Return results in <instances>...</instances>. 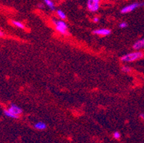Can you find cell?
I'll use <instances>...</instances> for the list:
<instances>
[{
	"mask_svg": "<svg viewBox=\"0 0 144 143\" xmlns=\"http://www.w3.org/2000/svg\"><path fill=\"white\" fill-rule=\"evenodd\" d=\"M144 57V53L143 52L136 50L133 52H130L128 54L123 55L121 57V61L123 62H132L141 59Z\"/></svg>",
	"mask_w": 144,
	"mask_h": 143,
	"instance_id": "6da1fadb",
	"label": "cell"
},
{
	"mask_svg": "<svg viewBox=\"0 0 144 143\" xmlns=\"http://www.w3.org/2000/svg\"><path fill=\"white\" fill-rule=\"evenodd\" d=\"M52 22L53 23V24L55 27L56 30L60 32V34H63V35H67L68 34V27L67 25L65 22L63 20L60 19V20H57L52 19Z\"/></svg>",
	"mask_w": 144,
	"mask_h": 143,
	"instance_id": "7a4b0ae2",
	"label": "cell"
},
{
	"mask_svg": "<svg viewBox=\"0 0 144 143\" xmlns=\"http://www.w3.org/2000/svg\"><path fill=\"white\" fill-rule=\"evenodd\" d=\"M144 7V2H133L132 4H128V5L122 8L121 10V12L122 14L130 13L131 11H134L135 10H136L139 7Z\"/></svg>",
	"mask_w": 144,
	"mask_h": 143,
	"instance_id": "3957f363",
	"label": "cell"
},
{
	"mask_svg": "<svg viewBox=\"0 0 144 143\" xmlns=\"http://www.w3.org/2000/svg\"><path fill=\"white\" fill-rule=\"evenodd\" d=\"M100 6V0H88L87 7L89 11L91 12L97 11Z\"/></svg>",
	"mask_w": 144,
	"mask_h": 143,
	"instance_id": "277c9868",
	"label": "cell"
},
{
	"mask_svg": "<svg viewBox=\"0 0 144 143\" xmlns=\"http://www.w3.org/2000/svg\"><path fill=\"white\" fill-rule=\"evenodd\" d=\"M7 110L10 111L12 114H14L15 115H17V116H20L22 113V109L15 104H11L10 105V107H8Z\"/></svg>",
	"mask_w": 144,
	"mask_h": 143,
	"instance_id": "5b68a950",
	"label": "cell"
},
{
	"mask_svg": "<svg viewBox=\"0 0 144 143\" xmlns=\"http://www.w3.org/2000/svg\"><path fill=\"white\" fill-rule=\"evenodd\" d=\"M93 33L99 36H108L111 34V30L108 29H98L94 30Z\"/></svg>",
	"mask_w": 144,
	"mask_h": 143,
	"instance_id": "8992f818",
	"label": "cell"
},
{
	"mask_svg": "<svg viewBox=\"0 0 144 143\" xmlns=\"http://www.w3.org/2000/svg\"><path fill=\"white\" fill-rule=\"evenodd\" d=\"M133 48L135 50H139L141 49L144 48V39H141L136 41L133 44Z\"/></svg>",
	"mask_w": 144,
	"mask_h": 143,
	"instance_id": "52a82bcc",
	"label": "cell"
},
{
	"mask_svg": "<svg viewBox=\"0 0 144 143\" xmlns=\"http://www.w3.org/2000/svg\"><path fill=\"white\" fill-rule=\"evenodd\" d=\"M34 127L39 130H44L47 128V124L43 122H38L34 124Z\"/></svg>",
	"mask_w": 144,
	"mask_h": 143,
	"instance_id": "ba28073f",
	"label": "cell"
},
{
	"mask_svg": "<svg viewBox=\"0 0 144 143\" xmlns=\"http://www.w3.org/2000/svg\"><path fill=\"white\" fill-rule=\"evenodd\" d=\"M44 4L52 11H55V3L52 1V0H43Z\"/></svg>",
	"mask_w": 144,
	"mask_h": 143,
	"instance_id": "9c48e42d",
	"label": "cell"
},
{
	"mask_svg": "<svg viewBox=\"0 0 144 143\" xmlns=\"http://www.w3.org/2000/svg\"><path fill=\"white\" fill-rule=\"evenodd\" d=\"M4 115L7 116V117H10V118H12V119H18V118L20 117L19 116L12 114L11 112H10V111H8L7 110H4Z\"/></svg>",
	"mask_w": 144,
	"mask_h": 143,
	"instance_id": "30bf717a",
	"label": "cell"
},
{
	"mask_svg": "<svg viewBox=\"0 0 144 143\" xmlns=\"http://www.w3.org/2000/svg\"><path fill=\"white\" fill-rule=\"evenodd\" d=\"M11 24L13 26H14V27H17V28H20V29H24V25L22 24V22H19V21L11 20Z\"/></svg>",
	"mask_w": 144,
	"mask_h": 143,
	"instance_id": "8fae6325",
	"label": "cell"
},
{
	"mask_svg": "<svg viewBox=\"0 0 144 143\" xmlns=\"http://www.w3.org/2000/svg\"><path fill=\"white\" fill-rule=\"evenodd\" d=\"M57 16L60 17V19H62V20H65V19H66V18H67L66 14H65V13L62 11V10H57Z\"/></svg>",
	"mask_w": 144,
	"mask_h": 143,
	"instance_id": "7c38bea8",
	"label": "cell"
},
{
	"mask_svg": "<svg viewBox=\"0 0 144 143\" xmlns=\"http://www.w3.org/2000/svg\"><path fill=\"white\" fill-rule=\"evenodd\" d=\"M121 70H122L123 72L127 73V74H129L132 72V69L128 66H123Z\"/></svg>",
	"mask_w": 144,
	"mask_h": 143,
	"instance_id": "4fadbf2b",
	"label": "cell"
},
{
	"mask_svg": "<svg viewBox=\"0 0 144 143\" xmlns=\"http://www.w3.org/2000/svg\"><path fill=\"white\" fill-rule=\"evenodd\" d=\"M113 137L115 140H119L121 138V133L119 132H118V131H116V132H115L113 133Z\"/></svg>",
	"mask_w": 144,
	"mask_h": 143,
	"instance_id": "5bb4252c",
	"label": "cell"
},
{
	"mask_svg": "<svg viewBox=\"0 0 144 143\" xmlns=\"http://www.w3.org/2000/svg\"><path fill=\"white\" fill-rule=\"evenodd\" d=\"M119 27L120 28H121V29H124V28H126L127 27H128V23L126 22H121L120 24H119Z\"/></svg>",
	"mask_w": 144,
	"mask_h": 143,
	"instance_id": "9a60e30c",
	"label": "cell"
},
{
	"mask_svg": "<svg viewBox=\"0 0 144 143\" xmlns=\"http://www.w3.org/2000/svg\"><path fill=\"white\" fill-rule=\"evenodd\" d=\"M99 19H99L98 17H94V18H93V22H95V23H97V22H99Z\"/></svg>",
	"mask_w": 144,
	"mask_h": 143,
	"instance_id": "2e32d148",
	"label": "cell"
},
{
	"mask_svg": "<svg viewBox=\"0 0 144 143\" xmlns=\"http://www.w3.org/2000/svg\"><path fill=\"white\" fill-rule=\"evenodd\" d=\"M38 7L40 8V9H42V8L44 7V4H39V5H38Z\"/></svg>",
	"mask_w": 144,
	"mask_h": 143,
	"instance_id": "e0dca14e",
	"label": "cell"
},
{
	"mask_svg": "<svg viewBox=\"0 0 144 143\" xmlns=\"http://www.w3.org/2000/svg\"><path fill=\"white\" fill-rule=\"evenodd\" d=\"M141 117L144 120V113H142V114H141Z\"/></svg>",
	"mask_w": 144,
	"mask_h": 143,
	"instance_id": "ac0fdd59",
	"label": "cell"
},
{
	"mask_svg": "<svg viewBox=\"0 0 144 143\" xmlns=\"http://www.w3.org/2000/svg\"><path fill=\"white\" fill-rule=\"evenodd\" d=\"M2 36H4V34L1 31H0V37H2Z\"/></svg>",
	"mask_w": 144,
	"mask_h": 143,
	"instance_id": "d6986e66",
	"label": "cell"
}]
</instances>
